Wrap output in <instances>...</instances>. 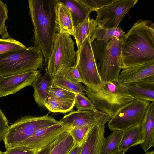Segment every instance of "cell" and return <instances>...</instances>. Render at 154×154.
Returning a JSON list of instances; mask_svg holds the SVG:
<instances>
[{
    "label": "cell",
    "instance_id": "1",
    "mask_svg": "<svg viewBox=\"0 0 154 154\" xmlns=\"http://www.w3.org/2000/svg\"><path fill=\"white\" fill-rule=\"evenodd\" d=\"M154 23L140 19L124 36L121 48L122 69L154 61Z\"/></svg>",
    "mask_w": 154,
    "mask_h": 154
},
{
    "label": "cell",
    "instance_id": "2",
    "mask_svg": "<svg viewBox=\"0 0 154 154\" xmlns=\"http://www.w3.org/2000/svg\"><path fill=\"white\" fill-rule=\"evenodd\" d=\"M33 26L34 46L41 51L47 64L57 31L55 7L58 0H29Z\"/></svg>",
    "mask_w": 154,
    "mask_h": 154
},
{
    "label": "cell",
    "instance_id": "3",
    "mask_svg": "<svg viewBox=\"0 0 154 154\" xmlns=\"http://www.w3.org/2000/svg\"><path fill=\"white\" fill-rule=\"evenodd\" d=\"M124 37H114L107 42L95 40L91 42L97 70L102 82L118 80L122 69L121 48Z\"/></svg>",
    "mask_w": 154,
    "mask_h": 154
},
{
    "label": "cell",
    "instance_id": "4",
    "mask_svg": "<svg viewBox=\"0 0 154 154\" xmlns=\"http://www.w3.org/2000/svg\"><path fill=\"white\" fill-rule=\"evenodd\" d=\"M85 88L86 95L96 109L112 116L134 99L129 92L126 85L118 80L103 82L97 90Z\"/></svg>",
    "mask_w": 154,
    "mask_h": 154
},
{
    "label": "cell",
    "instance_id": "5",
    "mask_svg": "<svg viewBox=\"0 0 154 154\" xmlns=\"http://www.w3.org/2000/svg\"><path fill=\"white\" fill-rule=\"evenodd\" d=\"M44 59L35 46L0 54V76L20 74L42 68Z\"/></svg>",
    "mask_w": 154,
    "mask_h": 154
},
{
    "label": "cell",
    "instance_id": "6",
    "mask_svg": "<svg viewBox=\"0 0 154 154\" xmlns=\"http://www.w3.org/2000/svg\"><path fill=\"white\" fill-rule=\"evenodd\" d=\"M61 123L48 114L38 116L28 115L22 117L9 126L2 139L5 147L7 149L19 146L37 129Z\"/></svg>",
    "mask_w": 154,
    "mask_h": 154
},
{
    "label": "cell",
    "instance_id": "7",
    "mask_svg": "<svg viewBox=\"0 0 154 154\" xmlns=\"http://www.w3.org/2000/svg\"><path fill=\"white\" fill-rule=\"evenodd\" d=\"M71 35L56 34L51 54L47 63V70L54 79L67 69L76 65V52Z\"/></svg>",
    "mask_w": 154,
    "mask_h": 154
},
{
    "label": "cell",
    "instance_id": "8",
    "mask_svg": "<svg viewBox=\"0 0 154 154\" xmlns=\"http://www.w3.org/2000/svg\"><path fill=\"white\" fill-rule=\"evenodd\" d=\"M91 37H87L79 51L76 52V67L82 83L86 87L97 90L103 82L99 74L92 49Z\"/></svg>",
    "mask_w": 154,
    "mask_h": 154
},
{
    "label": "cell",
    "instance_id": "9",
    "mask_svg": "<svg viewBox=\"0 0 154 154\" xmlns=\"http://www.w3.org/2000/svg\"><path fill=\"white\" fill-rule=\"evenodd\" d=\"M150 102L134 99L112 116L107 124L109 129L124 131L133 126L141 125Z\"/></svg>",
    "mask_w": 154,
    "mask_h": 154
},
{
    "label": "cell",
    "instance_id": "10",
    "mask_svg": "<svg viewBox=\"0 0 154 154\" xmlns=\"http://www.w3.org/2000/svg\"><path fill=\"white\" fill-rule=\"evenodd\" d=\"M138 0H115L113 2L95 11L97 15L95 20L97 26L106 28L118 26L123 18L133 8Z\"/></svg>",
    "mask_w": 154,
    "mask_h": 154
},
{
    "label": "cell",
    "instance_id": "11",
    "mask_svg": "<svg viewBox=\"0 0 154 154\" xmlns=\"http://www.w3.org/2000/svg\"><path fill=\"white\" fill-rule=\"evenodd\" d=\"M67 130L61 123L36 130L27 139L18 146L39 150L54 142L61 134Z\"/></svg>",
    "mask_w": 154,
    "mask_h": 154
},
{
    "label": "cell",
    "instance_id": "12",
    "mask_svg": "<svg viewBox=\"0 0 154 154\" xmlns=\"http://www.w3.org/2000/svg\"><path fill=\"white\" fill-rule=\"evenodd\" d=\"M112 116L99 111H73L65 115L60 121L69 130L88 125L106 123Z\"/></svg>",
    "mask_w": 154,
    "mask_h": 154
},
{
    "label": "cell",
    "instance_id": "13",
    "mask_svg": "<svg viewBox=\"0 0 154 154\" xmlns=\"http://www.w3.org/2000/svg\"><path fill=\"white\" fill-rule=\"evenodd\" d=\"M40 72L33 70L23 73L0 76V97L15 93L23 88L32 85Z\"/></svg>",
    "mask_w": 154,
    "mask_h": 154
},
{
    "label": "cell",
    "instance_id": "14",
    "mask_svg": "<svg viewBox=\"0 0 154 154\" xmlns=\"http://www.w3.org/2000/svg\"><path fill=\"white\" fill-rule=\"evenodd\" d=\"M152 76H154V61L122 69L118 80L126 85L143 81Z\"/></svg>",
    "mask_w": 154,
    "mask_h": 154
},
{
    "label": "cell",
    "instance_id": "15",
    "mask_svg": "<svg viewBox=\"0 0 154 154\" xmlns=\"http://www.w3.org/2000/svg\"><path fill=\"white\" fill-rule=\"evenodd\" d=\"M105 123L95 125L82 146L80 154H101L103 143Z\"/></svg>",
    "mask_w": 154,
    "mask_h": 154
},
{
    "label": "cell",
    "instance_id": "16",
    "mask_svg": "<svg viewBox=\"0 0 154 154\" xmlns=\"http://www.w3.org/2000/svg\"><path fill=\"white\" fill-rule=\"evenodd\" d=\"M143 142L140 145L145 152L154 146V102H151L141 125Z\"/></svg>",
    "mask_w": 154,
    "mask_h": 154
},
{
    "label": "cell",
    "instance_id": "17",
    "mask_svg": "<svg viewBox=\"0 0 154 154\" xmlns=\"http://www.w3.org/2000/svg\"><path fill=\"white\" fill-rule=\"evenodd\" d=\"M53 84V79L47 69L45 75L42 76L40 73L33 83L32 86L34 89V99L40 107L45 108V102L48 97Z\"/></svg>",
    "mask_w": 154,
    "mask_h": 154
},
{
    "label": "cell",
    "instance_id": "18",
    "mask_svg": "<svg viewBox=\"0 0 154 154\" xmlns=\"http://www.w3.org/2000/svg\"><path fill=\"white\" fill-rule=\"evenodd\" d=\"M126 85L129 92L134 99L154 101V76Z\"/></svg>",
    "mask_w": 154,
    "mask_h": 154
},
{
    "label": "cell",
    "instance_id": "19",
    "mask_svg": "<svg viewBox=\"0 0 154 154\" xmlns=\"http://www.w3.org/2000/svg\"><path fill=\"white\" fill-rule=\"evenodd\" d=\"M55 13L58 33L73 36L74 26L70 12L58 0L55 7Z\"/></svg>",
    "mask_w": 154,
    "mask_h": 154
},
{
    "label": "cell",
    "instance_id": "20",
    "mask_svg": "<svg viewBox=\"0 0 154 154\" xmlns=\"http://www.w3.org/2000/svg\"><path fill=\"white\" fill-rule=\"evenodd\" d=\"M143 142L141 125H136L123 131L118 149L125 153L130 147L140 145Z\"/></svg>",
    "mask_w": 154,
    "mask_h": 154
},
{
    "label": "cell",
    "instance_id": "21",
    "mask_svg": "<svg viewBox=\"0 0 154 154\" xmlns=\"http://www.w3.org/2000/svg\"><path fill=\"white\" fill-rule=\"evenodd\" d=\"M69 10L74 26H76L89 17L91 11L81 0H58Z\"/></svg>",
    "mask_w": 154,
    "mask_h": 154
},
{
    "label": "cell",
    "instance_id": "22",
    "mask_svg": "<svg viewBox=\"0 0 154 154\" xmlns=\"http://www.w3.org/2000/svg\"><path fill=\"white\" fill-rule=\"evenodd\" d=\"M75 145L73 139L67 130L52 143L49 154H69Z\"/></svg>",
    "mask_w": 154,
    "mask_h": 154
},
{
    "label": "cell",
    "instance_id": "23",
    "mask_svg": "<svg viewBox=\"0 0 154 154\" xmlns=\"http://www.w3.org/2000/svg\"><path fill=\"white\" fill-rule=\"evenodd\" d=\"M97 26L95 20L89 17L84 21L74 27L73 36L75 40L78 52L82 42L88 36H91L93 34Z\"/></svg>",
    "mask_w": 154,
    "mask_h": 154
},
{
    "label": "cell",
    "instance_id": "24",
    "mask_svg": "<svg viewBox=\"0 0 154 154\" xmlns=\"http://www.w3.org/2000/svg\"><path fill=\"white\" fill-rule=\"evenodd\" d=\"M75 102V99H61L48 96L45 104V108L51 112L65 113L73 109Z\"/></svg>",
    "mask_w": 154,
    "mask_h": 154
},
{
    "label": "cell",
    "instance_id": "25",
    "mask_svg": "<svg viewBox=\"0 0 154 154\" xmlns=\"http://www.w3.org/2000/svg\"><path fill=\"white\" fill-rule=\"evenodd\" d=\"M125 34V32L119 27L106 28L97 26L90 40L91 42L95 40L107 42L114 37L122 38Z\"/></svg>",
    "mask_w": 154,
    "mask_h": 154
},
{
    "label": "cell",
    "instance_id": "26",
    "mask_svg": "<svg viewBox=\"0 0 154 154\" xmlns=\"http://www.w3.org/2000/svg\"><path fill=\"white\" fill-rule=\"evenodd\" d=\"M123 131L114 130L107 137L104 138L101 154H110L118 149Z\"/></svg>",
    "mask_w": 154,
    "mask_h": 154
},
{
    "label": "cell",
    "instance_id": "27",
    "mask_svg": "<svg viewBox=\"0 0 154 154\" xmlns=\"http://www.w3.org/2000/svg\"><path fill=\"white\" fill-rule=\"evenodd\" d=\"M53 83L57 86L75 94L86 95V88L80 82L73 81L61 76L53 80Z\"/></svg>",
    "mask_w": 154,
    "mask_h": 154
},
{
    "label": "cell",
    "instance_id": "28",
    "mask_svg": "<svg viewBox=\"0 0 154 154\" xmlns=\"http://www.w3.org/2000/svg\"><path fill=\"white\" fill-rule=\"evenodd\" d=\"M95 125H88L74 128L68 131L73 139L75 143L82 146L87 140L90 132Z\"/></svg>",
    "mask_w": 154,
    "mask_h": 154
},
{
    "label": "cell",
    "instance_id": "29",
    "mask_svg": "<svg viewBox=\"0 0 154 154\" xmlns=\"http://www.w3.org/2000/svg\"><path fill=\"white\" fill-rule=\"evenodd\" d=\"M27 48L22 43L13 38H0V54Z\"/></svg>",
    "mask_w": 154,
    "mask_h": 154
},
{
    "label": "cell",
    "instance_id": "30",
    "mask_svg": "<svg viewBox=\"0 0 154 154\" xmlns=\"http://www.w3.org/2000/svg\"><path fill=\"white\" fill-rule=\"evenodd\" d=\"M75 105L78 111H98L94 106L85 95L80 94H75Z\"/></svg>",
    "mask_w": 154,
    "mask_h": 154
},
{
    "label": "cell",
    "instance_id": "31",
    "mask_svg": "<svg viewBox=\"0 0 154 154\" xmlns=\"http://www.w3.org/2000/svg\"><path fill=\"white\" fill-rule=\"evenodd\" d=\"M8 10L6 5L0 0V35L2 39H7L10 36L5 23L8 19Z\"/></svg>",
    "mask_w": 154,
    "mask_h": 154
},
{
    "label": "cell",
    "instance_id": "32",
    "mask_svg": "<svg viewBox=\"0 0 154 154\" xmlns=\"http://www.w3.org/2000/svg\"><path fill=\"white\" fill-rule=\"evenodd\" d=\"M49 96L67 99H74L75 98V94L60 88L53 83Z\"/></svg>",
    "mask_w": 154,
    "mask_h": 154
},
{
    "label": "cell",
    "instance_id": "33",
    "mask_svg": "<svg viewBox=\"0 0 154 154\" xmlns=\"http://www.w3.org/2000/svg\"><path fill=\"white\" fill-rule=\"evenodd\" d=\"M115 0H81L92 12L114 1Z\"/></svg>",
    "mask_w": 154,
    "mask_h": 154
},
{
    "label": "cell",
    "instance_id": "34",
    "mask_svg": "<svg viewBox=\"0 0 154 154\" xmlns=\"http://www.w3.org/2000/svg\"><path fill=\"white\" fill-rule=\"evenodd\" d=\"M59 76L63 77L73 81L82 82L79 73L75 66L67 69L58 77Z\"/></svg>",
    "mask_w": 154,
    "mask_h": 154
},
{
    "label": "cell",
    "instance_id": "35",
    "mask_svg": "<svg viewBox=\"0 0 154 154\" xmlns=\"http://www.w3.org/2000/svg\"><path fill=\"white\" fill-rule=\"evenodd\" d=\"M38 150L16 146L7 149L4 154H35Z\"/></svg>",
    "mask_w": 154,
    "mask_h": 154
},
{
    "label": "cell",
    "instance_id": "36",
    "mask_svg": "<svg viewBox=\"0 0 154 154\" xmlns=\"http://www.w3.org/2000/svg\"><path fill=\"white\" fill-rule=\"evenodd\" d=\"M9 126L8 121L0 108V141L3 139Z\"/></svg>",
    "mask_w": 154,
    "mask_h": 154
},
{
    "label": "cell",
    "instance_id": "37",
    "mask_svg": "<svg viewBox=\"0 0 154 154\" xmlns=\"http://www.w3.org/2000/svg\"><path fill=\"white\" fill-rule=\"evenodd\" d=\"M52 143L39 150L35 154H49L52 145Z\"/></svg>",
    "mask_w": 154,
    "mask_h": 154
},
{
    "label": "cell",
    "instance_id": "38",
    "mask_svg": "<svg viewBox=\"0 0 154 154\" xmlns=\"http://www.w3.org/2000/svg\"><path fill=\"white\" fill-rule=\"evenodd\" d=\"M82 146H80L75 144L74 148L69 154H80Z\"/></svg>",
    "mask_w": 154,
    "mask_h": 154
},
{
    "label": "cell",
    "instance_id": "39",
    "mask_svg": "<svg viewBox=\"0 0 154 154\" xmlns=\"http://www.w3.org/2000/svg\"><path fill=\"white\" fill-rule=\"evenodd\" d=\"M125 153L123 151L119 150L118 149L116 151L110 154H124Z\"/></svg>",
    "mask_w": 154,
    "mask_h": 154
},
{
    "label": "cell",
    "instance_id": "40",
    "mask_svg": "<svg viewBox=\"0 0 154 154\" xmlns=\"http://www.w3.org/2000/svg\"><path fill=\"white\" fill-rule=\"evenodd\" d=\"M144 154H154V151L152 150L150 151H147Z\"/></svg>",
    "mask_w": 154,
    "mask_h": 154
},
{
    "label": "cell",
    "instance_id": "41",
    "mask_svg": "<svg viewBox=\"0 0 154 154\" xmlns=\"http://www.w3.org/2000/svg\"><path fill=\"white\" fill-rule=\"evenodd\" d=\"M4 152H3L1 151H0V154H4Z\"/></svg>",
    "mask_w": 154,
    "mask_h": 154
}]
</instances>
